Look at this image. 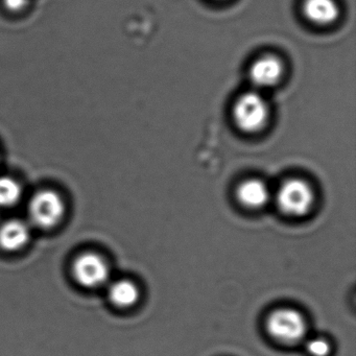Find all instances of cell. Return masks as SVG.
I'll return each instance as SVG.
<instances>
[{"label":"cell","mask_w":356,"mask_h":356,"mask_svg":"<svg viewBox=\"0 0 356 356\" xmlns=\"http://www.w3.org/2000/svg\"><path fill=\"white\" fill-rule=\"evenodd\" d=\"M6 8L12 12H19L28 6L29 0H3Z\"/></svg>","instance_id":"cell-13"},{"label":"cell","mask_w":356,"mask_h":356,"mask_svg":"<svg viewBox=\"0 0 356 356\" xmlns=\"http://www.w3.org/2000/svg\"><path fill=\"white\" fill-rule=\"evenodd\" d=\"M72 276L85 289H99L109 282L110 266L107 260L95 252H85L72 262Z\"/></svg>","instance_id":"cell-4"},{"label":"cell","mask_w":356,"mask_h":356,"mask_svg":"<svg viewBox=\"0 0 356 356\" xmlns=\"http://www.w3.org/2000/svg\"><path fill=\"white\" fill-rule=\"evenodd\" d=\"M32 236L31 226L24 220L14 218L0 226V248L7 252H18L29 245Z\"/></svg>","instance_id":"cell-6"},{"label":"cell","mask_w":356,"mask_h":356,"mask_svg":"<svg viewBox=\"0 0 356 356\" xmlns=\"http://www.w3.org/2000/svg\"><path fill=\"white\" fill-rule=\"evenodd\" d=\"M239 203L249 209H261L268 205L270 199V191L268 185L258 179L243 181L236 191Z\"/></svg>","instance_id":"cell-8"},{"label":"cell","mask_w":356,"mask_h":356,"mask_svg":"<svg viewBox=\"0 0 356 356\" xmlns=\"http://www.w3.org/2000/svg\"><path fill=\"white\" fill-rule=\"evenodd\" d=\"M276 204L286 216L293 218L305 216L314 204V189L301 179L285 181L277 191Z\"/></svg>","instance_id":"cell-3"},{"label":"cell","mask_w":356,"mask_h":356,"mask_svg":"<svg viewBox=\"0 0 356 356\" xmlns=\"http://www.w3.org/2000/svg\"><path fill=\"white\" fill-rule=\"evenodd\" d=\"M250 80L255 88L275 86L282 76V64L274 57H264L254 62L250 68Z\"/></svg>","instance_id":"cell-7"},{"label":"cell","mask_w":356,"mask_h":356,"mask_svg":"<svg viewBox=\"0 0 356 356\" xmlns=\"http://www.w3.org/2000/svg\"><path fill=\"white\" fill-rule=\"evenodd\" d=\"M306 350L310 356H329L331 346L328 341L322 337H314L306 343Z\"/></svg>","instance_id":"cell-12"},{"label":"cell","mask_w":356,"mask_h":356,"mask_svg":"<svg viewBox=\"0 0 356 356\" xmlns=\"http://www.w3.org/2000/svg\"><path fill=\"white\" fill-rule=\"evenodd\" d=\"M22 186L15 179L0 176V208H11L17 205L22 197Z\"/></svg>","instance_id":"cell-11"},{"label":"cell","mask_w":356,"mask_h":356,"mask_svg":"<svg viewBox=\"0 0 356 356\" xmlns=\"http://www.w3.org/2000/svg\"><path fill=\"white\" fill-rule=\"evenodd\" d=\"M66 213L63 197L53 189H43L29 203V218L35 227L49 230L61 224Z\"/></svg>","instance_id":"cell-1"},{"label":"cell","mask_w":356,"mask_h":356,"mask_svg":"<svg viewBox=\"0 0 356 356\" xmlns=\"http://www.w3.org/2000/svg\"><path fill=\"white\" fill-rule=\"evenodd\" d=\"M268 334L281 343H299L307 333V323L301 312L293 308H279L266 320Z\"/></svg>","instance_id":"cell-2"},{"label":"cell","mask_w":356,"mask_h":356,"mask_svg":"<svg viewBox=\"0 0 356 356\" xmlns=\"http://www.w3.org/2000/svg\"><path fill=\"white\" fill-rule=\"evenodd\" d=\"M303 12L309 22L318 26L333 24L339 17V7L334 0H305Z\"/></svg>","instance_id":"cell-9"},{"label":"cell","mask_w":356,"mask_h":356,"mask_svg":"<svg viewBox=\"0 0 356 356\" xmlns=\"http://www.w3.org/2000/svg\"><path fill=\"white\" fill-rule=\"evenodd\" d=\"M108 298L115 307L127 309L136 305L140 298V291L136 283L128 279H120L110 283Z\"/></svg>","instance_id":"cell-10"},{"label":"cell","mask_w":356,"mask_h":356,"mask_svg":"<svg viewBox=\"0 0 356 356\" xmlns=\"http://www.w3.org/2000/svg\"><path fill=\"white\" fill-rule=\"evenodd\" d=\"M233 115L237 127L241 131L247 133L258 132L264 128L268 120V104L256 91L245 93L235 103Z\"/></svg>","instance_id":"cell-5"}]
</instances>
